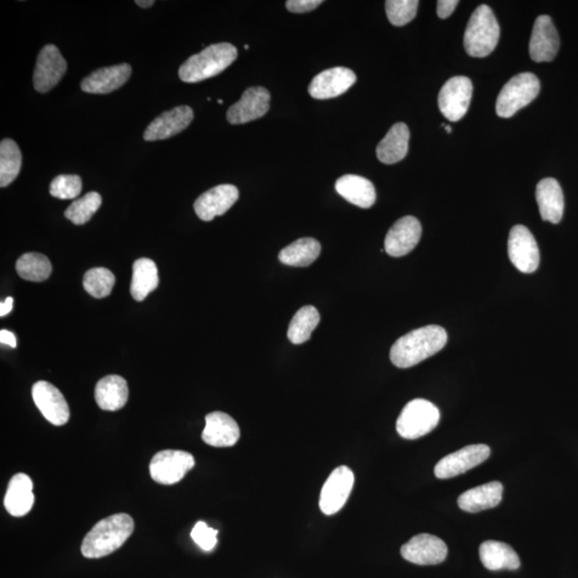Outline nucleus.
<instances>
[{
	"mask_svg": "<svg viewBox=\"0 0 578 578\" xmlns=\"http://www.w3.org/2000/svg\"><path fill=\"white\" fill-rule=\"evenodd\" d=\"M238 58V50L230 43H217L203 50L179 68V77L185 83H198L217 77Z\"/></svg>",
	"mask_w": 578,
	"mask_h": 578,
	"instance_id": "obj_3",
	"label": "nucleus"
},
{
	"mask_svg": "<svg viewBox=\"0 0 578 578\" xmlns=\"http://www.w3.org/2000/svg\"><path fill=\"white\" fill-rule=\"evenodd\" d=\"M491 449L486 445H470L451 453L435 466V475L438 479L457 477L468 470L479 466L490 457Z\"/></svg>",
	"mask_w": 578,
	"mask_h": 578,
	"instance_id": "obj_11",
	"label": "nucleus"
},
{
	"mask_svg": "<svg viewBox=\"0 0 578 578\" xmlns=\"http://www.w3.org/2000/svg\"><path fill=\"white\" fill-rule=\"evenodd\" d=\"M336 190L345 200L362 209L376 202V190L372 181L358 175H344L336 183Z\"/></svg>",
	"mask_w": 578,
	"mask_h": 578,
	"instance_id": "obj_26",
	"label": "nucleus"
},
{
	"mask_svg": "<svg viewBox=\"0 0 578 578\" xmlns=\"http://www.w3.org/2000/svg\"><path fill=\"white\" fill-rule=\"evenodd\" d=\"M0 342L8 347L15 348H16V338L13 332L8 330L0 331Z\"/></svg>",
	"mask_w": 578,
	"mask_h": 578,
	"instance_id": "obj_42",
	"label": "nucleus"
},
{
	"mask_svg": "<svg viewBox=\"0 0 578 578\" xmlns=\"http://www.w3.org/2000/svg\"><path fill=\"white\" fill-rule=\"evenodd\" d=\"M14 300L13 297H8L7 299H5V302L2 303V305H0V316L4 317L9 314L10 312L14 309Z\"/></svg>",
	"mask_w": 578,
	"mask_h": 578,
	"instance_id": "obj_43",
	"label": "nucleus"
},
{
	"mask_svg": "<svg viewBox=\"0 0 578 578\" xmlns=\"http://www.w3.org/2000/svg\"><path fill=\"white\" fill-rule=\"evenodd\" d=\"M102 197L99 193L89 192L86 195L73 202L65 212V217L73 224H86L93 215L99 211Z\"/></svg>",
	"mask_w": 578,
	"mask_h": 578,
	"instance_id": "obj_36",
	"label": "nucleus"
},
{
	"mask_svg": "<svg viewBox=\"0 0 578 578\" xmlns=\"http://www.w3.org/2000/svg\"><path fill=\"white\" fill-rule=\"evenodd\" d=\"M501 27L494 13L487 5H481L468 22L464 35V47L472 58L483 59L497 47Z\"/></svg>",
	"mask_w": 578,
	"mask_h": 578,
	"instance_id": "obj_4",
	"label": "nucleus"
},
{
	"mask_svg": "<svg viewBox=\"0 0 578 578\" xmlns=\"http://www.w3.org/2000/svg\"><path fill=\"white\" fill-rule=\"evenodd\" d=\"M443 127L446 129L447 133H451V131H452L451 127H449V126H445V124H443Z\"/></svg>",
	"mask_w": 578,
	"mask_h": 578,
	"instance_id": "obj_45",
	"label": "nucleus"
},
{
	"mask_svg": "<svg viewBox=\"0 0 578 578\" xmlns=\"http://www.w3.org/2000/svg\"><path fill=\"white\" fill-rule=\"evenodd\" d=\"M419 7L418 0H388L385 2V13L388 20L394 26H404L416 18Z\"/></svg>",
	"mask_w": 578,
	"mask_h": 578,
	"instance_id": "obj_37",
	"label": "nucleus"
},
{
	"mask_svg": "<svg viewBox=\"0 0 578 578\" xmlns=\"http://www.w3.org/2000/svg\"><path fill=\"white\" fill-rule=\"evenodd\" d=\"M321 4V0H288L286 8L293 14H307L319 7Z\"/></svg>",
	"mask_w": 578,
	"mask_h": 578,
	"instance_id": "obj_40",
	"label": "nucleus"
},
{
	"mask_svg": "<svg viewBox=\"0 0 578 578\" xmlns=\"http://www.w3.org/2000/svg\"><path fill=\"white\" fill-rule=\"evenodd\" d=\"M32 399L50 423L61 427L69 421L70 408L65 396L52 384L37 382L32 385Z\"/></svg>",
	"mask_w": 578,
	"mask_h": 578,
	"instance_id": "obj_13",
	"label": "nucleus"
},
{
	"mask_svg": "<svg viewBox=\"0 0 578 578\" xmlns=\"http://www.w3.org/2000/svg\"><path fill=\"white\" fill-rule=\"evenodd\" d=\"M536 197L541 217L553 224H558L564 217V197L556 179H542L537 185Z\"/></svg>",
	"mask_w": 578,
	"mask_h": 578,
	"instance_id": "obj_24",
	"label": "nucleus"
},
{
	"mask_svg": "<svg viewBox=\"0 0 578 578\" xmlns=\"http://www.w3.org/2000/svg\"><path fill=\"white\" fill-rule=\"evenodd\" d=\"M447 334L443 327L429 325L405 334L390 350L391 362L400 368L420 364L446 347Z\"/></svg>",
	"mask_w": 578,
	"mask_h": 578,
	"instance_id": "obj_1",
	"label": "nucleus"
},
{
	"mask_svg": "<svg viewBox=\"0 0 578 578\" xmlns=\"http://www.w3.org/2000/svg\"><path fill=\"white\" fill-rule=\"evenodd\" d=\"M158 286V272L154 260L140 258L133 265L131 294L136 302H143Z\"/></svg>",
	"mask_w": 578,
	"mask_h": 578,
	"instance_id": "obj_31",
	"label": "nucleus"
},
{
	"mask_svg": "<svg viewBox=\"0 0 578 578\" xmlns=\"http://www.w3.org/2000/svg\"><path fill=\"white\" fill-rule=\"evenodd\" d=\"M503 486L501 482H490L463 492L457 504L463 511L478 513L498 506L502 501Z\"/></svg>",
	"mask_w": 578,
	"mask_h": 578,
	"instance_id": "obj_25",
	"label": "nucleus"
},
{
	"mask_svg": "<svg viewBox=\"0 0 578 578\" xmlns=\"http://www.w3.org/2000/svg\"><path fill=\"white\" fill-rule=\"evenodd\" d=\"M191 537L203 551L212 552L218 543V530L211 528L205 521H197L192 529Z\"/></svg>",
	"mask_w": 578,
	"mask_h": 578,
	"instance_id": "obj_39",
	"label": "nucleus"
},
{
	"mask_svg": "<svg viewBox=\"0 0 578 578\" xmlns=\"http://www.w3.org/2000/svg\"><path fill=\"white\" fill-rule=\"evenodd\" d=\"M239 198V190L232 185H220L203 193L194 203L197 217L203 221H212L219 215H223L234 206Z\"/></svg>",
	"mask_w": 578,
	"mask_h": 578,
	"instance_id": "obj_18",
	"label": "nucleus"
},
{
	"mask_svg": "<svg viewBox=\"0 0 578 578\" xmlns=\"http://www.w3.org/2000/svg\"><path fill=\"white\" fill-rule=\"evenodd\" d=\"M66 71L67 61L59 48L53 44L45 45L38 56L33 86L38 93H49L64 77Z\"/></svg>",
	"mask_w": 578,
	"mask_h": 578,
	"instance_id": "obj_12",
	"label": "nucleus"
},
{
	"mask_svg": "<svg viewBox=\"0 0 578 578\" xmlns=\"http://www.w3.org/2000/svg\"><path fill=\"white\" fill-rule=\"evenodd\" d=\"M402 557L411 564L419 565L439 564L445 561L447 555L446 543L429 534H421L411 537L401 548Z\"/></svg>",
	"mask_w": 578,
	"mask_h": 578,
	"instance_id": "obj_15",
	"label": "nucleus"
},
{
	"mask_svg": "<svg viewBox=\"0 0 578 578\" xmlns=\"http://www.w3.org/2000/svg\"><path fill=\"white\" fill-rule=\"evenodd\" d=\"M134 531V520L129 514L118 513L98 521L82 543L85 558L98 559L117 551Z\"/></svg>",
	"mask_w": 578,
	"mask_h": 578,
	"instance_id": "obj_2",
	"label": "nucleus"
},
{
	"mask_svg": "<svg viewBox=\"0 0 578 578\" xmlns=\"http://www.w3.org/2000/svg\"><path fill=\"white\" fill-rule=\"evenodd\" d=\"M115 283V275L106 268L90 269L85 274L83 280L85 291L96 299L110 296Z\"/></svg>",
	"mask_w": 578,
	"mask_h": 578,
	"instance_id": "obj_35",
	"label": "nucleus"
},
{
	"mask_svg": "<svg viewBox=\"0 0 578 578\" xmlns=\"http://www.w3.org/2000/svg\"><path fill=\"white\" fill-rule=\"evenodd\" d=\"M271 95L264 87H250L243 93L241 99L228 111L230 124H243L267 114L270 109Z\"/></svg>",
	"mask_w": 578,
	"mask_h": 578,
	"instance_id": "obj_17",
	"label": "nucleus"
},
{
	"mask_svg": "<svg viewBox=\"0 0 578 578\" xmlns=\"http://www.w3.org/2000/svg\"><path fill=\"white\" fill-rule=\"evenodd\" d=\"M321 251V243L314 238H302L283 248L279 259L292 267H308L319 258Z\"/></svg>",
	"mask_w": 578,
	"mask_h": 578,
	"instance_id": "obj_30",
	"label": "nucleus"
},
{
	"mask_svg": "<svg viewBox=\"0 0 578 578\" xmlns=\"http://www.w3.org/2000/svg\"><path fill=\"white\" fill-rule=\"evenodd\" d=\"M457 5V0H439L438 2V15L440 19L449 18Z\"/></svg>",
	"mask_w": 578,
	"mask_h": 578,
	"instance_id": "obj_41",
	"label": "nucleus"
},
{
	"mask_svg": "<svg viewBox=\"0 0 578 578\" xmlns=\"http://www.w3.org/2000/svg\"><path fill=\"white\" fill-rule=\"evenodd\" d=\"M15 268L22 279L31 282H43L52 274L50 259L40 253L22 255Z\"/></svg>",
	"mask_w": 578,
	"mask_h": 578,
	"instance_id": "obj_34",
	"label": "nucleus"
},
{
	"mask_svg": "<svg viewBox=\"0 0 578 578\" xmlns=\"http://www.w3.org/2000/svg\"><path fill=\"white\" fill-rule=\"evenodd\" d=\"M481 563L487 570H518L520 566L519 555L506 543L498 541H485L481 544Z\"/></svg>",
	"mask_w": 578,
	"mask_h": 578,
	"instance_id": "obj_29",
	"label": "nucleus"
},
{
	"mask_svg": "<svg viewBox=\"0 0 578 578\" xmlns=\"http://www.w3.org/2000/svg\"><path fill=\"white\" fill-rule=\"evenodd\" d=\"M560 40L551 16L540 15L532 30L529 54L536 62L552 61L558 53Z\"/></svg>",
	"mask_w": 578,
	"mask_h": 578,
	"instance_id": "obj_19",
	"label": "nucleus"
},
{
	"mask_svg": "<svg viewBox=\"0 0 578 578\" xmlns=\"http://www.w3.org/2000/svg\"><path fill=\"white\" fill-rule=\"evenodd\" d=\"M422 226L415 217L402 218L394 223L384 239V251L390 257H405L415 248L421 239Z\"/></svg>",
	"mask_w": 578,
	"mask_h": 578,
	"instance_id": "obj_16",
	"label": "nucleus"
},
{
	"mask_svg": "<svg viewBox=\"0 0 578 578\" xmlns=\"http://www.w3.org/2000/svg\"><path fill=\"white\" fill-rule=\"evenodd\" d=\"M440 420L438 408L429 401L412 400L402 411L396 421V430L401 438L418 439L438 427Z\"/></svg>",
	"mask_w": 578,
	"mask_h": 578,
	"instance_id": "obj_6",
	"label": "nucleus"
},
{
	"mask_svg": "<svg viewBox=\"0 0 578 578\" xmlns=\"http://www.w3.org/2000/svg\"><path fill=\"white\" fill-rule=\"evenodd\" d=\"M131 73L132 68L129 64L101 68L83 79L81 88L88 94H110L123 86Z\"/></svg>",
	"mask_w": 578,
	"mask_h": 578,
	"instance_id": "obj_21",
	"label": "nucleus"
},
{
	"mask_svg": "<svg viewBox=\"0 0 578 578\" xmlns=\"http://www.w3.org/2000/svg\"><path fill=\"white\" fill-rule=\"evenodd\" d=\"M355 483L354 473L347 466L333 470L322 486L320 508L326 515H333L342 510L348 501Z\"/></svg>",
	"mask_w": 578,
	"mask_h": 578,
	"instance_id": "obj_10",
	"label": "nucleus"
},
{
	"mask_svg": "<svg viewBox=\"0 0 578 578\" xmlns=\"http://www.w3.org/2000/svg\"><path fill=\"white\" fill-rule=\"evenodd\" d=\"M32 481L25 474H16L11 478L5 496V508L14 518L25 517L35 503Z\"/></svg>",
	"mask_w": 578,
	"mask_h": 578,
	"instance_id": "obj_23",
	"label": "nucleus"
},
{
	"mask_svg": "<svg viewBox=\"0 0 578 578\" xmlns=\"http://www.w3.org/2000/svg\"><path fill=\"white\" fill-rule=\"evenodd\" d=\"M96 404L104 411H116L127 404L129 388L126 379L119 375L105 376L95 385Z\"/></svg>",
	"mask_w": 578,
	"mask_h": 578,
	"instance_id": "obj_27",
	"label": "nucleus"
},
{
	"mask_svg": "<svg viewBox=\"0 0 578 578\" xmlns=\"http://www.w3.org/2000/svg\"><path fill=\"white\" fill-rule=\"evenodd\" d=\"M82 179L77 175H59L50 186V195L59 200H75L81 194Z\"/></svg>",
	"mask_w": 578,
	"mask_h": 578,
	"instance_id": "obj_38",
	"label": "nucleus"
},
{
	"mask_svg": "<svg viewBox=\"0 0 578 578\" xmlns=\"http://www.w3.org/2000/svg\"><path fill=\"white\" fill-rule=\"evenodd\" d=\"M195 466L194 457L189 452L164 450L152 457L149 465L151 478L158 484L178 483Z\"/></svg>",
	"mask_w": 578,
	"mask_h": 578,
	"instance_id": "obj_7",
	"label": "nucleus"
},
{
	"mask_svg": "<svg viewBox=\"0 0 578 578\" xmlns=\"http://www.w3.org/2000/svg\"><path fill=\"white\" fill-rule=\"evenodd\" d=\"M540 81L534 73H519L504 85L496 102L497 115L510 118L531 104L540 93Z\"/></svg>",
	"mask_w": 578,
	"mask_h": 578,
	"instance_id": "obj_5",
	"label": "nucleus"
},
{
	"mask_svg": "<svg viewBox=\"0 0 578 578\" xmlns=\"http://www.w3.org/2000/svg\"><path fill=\"white\" fill-rule=\"evenodd\" d=\"M410 129L403 122L393 124L376 149L378 160L384 164L398 163L408 154Z\"/></svg>",
	"mask_w": 578,
	"mask_h": 578,
	"instance_id": "obj_28",
	"label": "nucleus"
},
{
	"mask_svg": "<svg viewBox=\"0 0 578 578\" xmlns=\"http://www.w3.org/2000/svg\"><path fill=\"white\" fill-rule=\"evenodd\" d=\"M218 102H219L220 104H223V101L222 100H219Z\"/></svg>",
	"mask_w": 578,
	"mask_h": 578,
	"instance_id": "obj_46",
	"label": "nucleus"
},
{
	"mask_svg": "<svg viewBox=\"0 0 578 578\" xmlns=\"http://www.w3.org/2000/svg\"><path fill=\"white\" fill-rule=\"evenodd\" d=\"M357 77L353 70L345 67L331 68L317 75L309 86L312 98L327 100L337 98L353 86Z\"/></svg>",
	"mask_w": 578,
	"mask_h": 578,
	"instance_id": "obj_14",
	"label": "nucleus"
},
{
	"mask_svg": "<svg viewBox=\"0 0 578 578\" xmlns=\"http://www.w3.org/2000/svg\"><path fill=\"white\" fill-rule=\"evenodd\" d=\"M320 321L319 311L312 305H305L294 314L291 325L288 327L287 338L289 341L297 345L308 342Z\"/></svg>",
	"mask_w": 578,
	"mask_h": 578,
	"instance_id": "obj_32",
	"label": "nucleus"
},
{
	"mask_svg": "<svg viewBox=\"0 0 578 578\" xmlns=\"http://www.w3.org/2000/svg\"><path fill=\"white\" fill-rule=\"evenodd\" d=\"M206 425L202 438L209 446L228 447L235 446L240 438V429L228 413L214 411L205 418Z\"/></svg>",
	"mask_w": 578,
	"mask_h": 578,
	"instance_id": "obj_22",
	"label": "nucleus"
},
{
	"mask_svg": "<svg viewBox=\"0 0 578 578\" xmlns=\"http://www.w3.org/2000/svg\"><path fill=\"white\" fill-rule=\"evenodd\" d=\"M194 118L190 106L181 105L158 116L144 133L147 141L162 140L177 135L188 128Z\"/></svg>",
	"mask_w": 578,
	"mask_h": 578,
	"instance_id": "obj_20",
	"label": "nucleus"
},
{
	"mask_svg": "<svg viewBox=\"0 0 578 578\" xmlns=\"http://www.w3.org/2000/svg\"><path fill=\"white\" fill-rule=\"evenodd\" d=\"M473 96V83L466 77L446 82L438 95V106L447 121L456 122L466 115Z\"/></svg>",
	"mask_w": 578,
	"mask_h": 578,
	"instance_id": "obj_9",
	"label": "nucleus"
},
{
	"mask_svg": "<svg viewBox=\"0 0 578 578\" xmlns=\"http://www.w3.org/2000/svg\"><path fill=\"white\" fill-rule=\"evenodd\" d=\"M22 167L20 147L14 140L5 139L0 143V186L5 188L18 177Z\"/></svg>",
	"mask_w": 578,
	"mask_h": 578,
	"instance_id": "obj_33",
	"label": "nucleus"
},
{
	"mask_svg": "<svg viewBox=\"0 0 578 578\" xmlns=\"http://www.w3.org/2000/svg\"><path fill=\"white\" fill-rule=\"evenodd\" d=\"M508 254L511 263L523 274H532L539 267V247L534 235L524 225H515L510 231Z\"/></svg>",
	"mask_w": 578,
	"mask_h": 578,
	"instance_id": "obj_8",
	"label": "nucleus"
},
{
	"mask_svg": "<svg viewBox=\"0 0 578 578\" xmlns=\"http://www.w3.org/2000/svg\"><path fill=\"white\" fill-rule=\"evenodd\" d=\"M135 4L139 5L140 8H149L155 2L154 0H136Z\"/></svg>",
	"mask_w": 578,
	"mask_h": 578,
	"instance_id": "obj_44",
	"label": "nucleus"
}]
</instances>
